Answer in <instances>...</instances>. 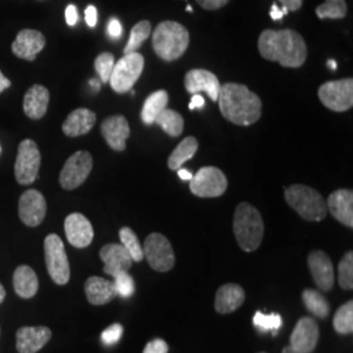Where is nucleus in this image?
Segmentation results:
<instances>
[{"label": "nucleus", "mask_w": 353, "mask_h": 353, "mask_svg": "<svg viewBox=\"0 0 353 353\" xmlns=\"http://www.w3.org/2000/svg\"><path fill=\"white\" fill-rule=\"evenodd\" d=\"M13 287H14L16 293L21 299L34 297L37 294L38 287H39L34 270L29 265L17 267L13 274Z\"/></svg>", "instance_id": "obj_27"}, {"label": "nucleus", "mask_w": 353, "mask_h": 353, "mask_svg": "<svg viewBox=\"0 0 353 353\" xmlns=\"http://www.w3.org/2000/svg\"><path fill=\"white\" fill-rule=\"evenodd\" d=\"M45 262L52 281L58 285H65L70 281L71 270L62 239L57 234H49L45 239Z\"/></svg>", "instance_id": "obj_7"}, {"label": "nucleus", "mask_w": 353, "mask_h": 353, "mask_svg": "<svg viewBox=\"0 0 353 353\" xmlns=\"http://www.w3.org/2000/svg\"><path fill=\"white\" fill-rule=\"evenodd\" d=\"M303 301L305 307L316 318H326L330 314V303L323 293L316 290H303Z\"/></svg>", "instance_id": "obj_30"}, {"label": "nucleus", "mask_w": 353, "mask_h": 353, "mask_svg": "<svg viewBox=\"0 0 353 353\" xmlns=\"http://www.w3.org/2000/svg\"><path fill=\"white\" fill-rule=\"evenodd\" d=\"M85 294L89 303L100 306V305L109 303L115 299L117 290L112 280H106L99 276H90L85 281Z\"/></svg>", "instance_id": "obj_26"}, {"label": "nucleus", "mask_w": 353, "mask_h": 353, "mask_svg": "<svg viewBox=\"0 0 353 353\" xmlns=\"http://www.w3.org/2000/svg\"><path fill=\"white\" fill-rule=\"evenodd\" d=\"M176 172H178V176H179L181 179H183V181H191V178L194 176L190 170H188V169H182V168H179Z\"/></svg>", "instance_id": "obj_50"}, {"label": "nucleus", "mask_w": 353, "mask_h": 353, "mask_svg": "<svg viewBox=\"0 0 353 353\" xmlns=\"http://www.w3.org/2000/svg\"><path fill=\"white\" fill-rule=\"evenodd\" d=\"M119 239L122 245L130 252L131 258L134 262H141L144 259V252H143V246L140 245L139 239L135 234V232L131 228L125 227L119 230Z\"/></svg>", "instance_id": "obj_33"}, {"label": "nucleus", "mask_w": 353, "mask_h": 353, "mask_svg": "<svg viewBox=\"0 0 353 353\" xmlns=\"http://www.w3.org/2000/svg\"><path fill=\"white\" fill-rule=\"evenodd\" d=\"M85 21L90 28H93L97 24V10L94 6H89L88 8L85 10Z\"/></svg>", "instance_id": "obj_45"}, {"label": "nucleus", "mask_w": 353, "mask_h": 353, "mask_svg": "<svg viewBox=\"0 0 353 353\" xmlns=\"http://www.w3.org/2000/svg\"><path fill=\"white\" fill-rule=\"evenodd\" d=\"M307 265L316 287L323 292H330L335 285V270L327 254L314 250L309 254Z\"/></svg>", "instance_id": "obj_14"}, {"label": "nucleus", "mask_w": 353, "mask_h": 353, "mask_svg": "<svg viewBox=\"0 0 353 353\" xmlns=\"http://www.w3.org/2000/svg\"><path fill=\"white\" fill-rule=\"evenodd\" d=\"M169 94L166 90H156L147 97L141 110V121L144 125L151 126L154 123L157 115L168 108Z\"/></svg>", "instance_id": "obj_28"}, {"label": "nucleus", "mask_w": 353, "mask_h": 353, "mask_svg": "<svg viewBox=\"0 0 353 353\" xmlns=\"http://www.w3.org/2000/svg\"><path fill=\"white\" fill-rule=\"evenodd\" d=\"M228 188L225 174L214 166H203L191 178L190 190L199 198H217L221 196Z\"/></svg>", "instance_id": "obj_9"}, {"label": "nucleus", "mask_w": 353, "mask_h": 353, "mask_svg": "<svg viewBox=\"0 0 353 353\" xmlns=\"http://www.w3.org/2000/svg\"><path fill=\"white\" fill-rule=\"evenodd\" d=\"M339 272V285L344 290H351L353 288V252L344 254L341 263L338 265Z\"/></svg>", "instance_id": "obj_37"}, {"label": "nucleus", "mask_w": 353, "mask_h": 353, "mask_svg": "<svg viewBox=\"0 0 353 353\" xmlns=\"http://www.w3.org/2000/svg\"><path fill=\"white\" fill-rule=\"evenodd\" d=\"M130 126L123 115H113L101 123V134L109 147L117 152L126 150V140L130 137Z\"/></svg>", "instance_id": "obj_18"}, {"label": "nucleus", "mask_w": 353, "mask_h": 353, "mask_svg": "<svg viewBox=\"0 0 353 353\" xmlns=\"http://www.w3.org/2000/svg\"><path fill=\"white\" fill-rule=\"evenodd\" d=\"M114 64H115V59H114L112 52H102L96 58L94 68H96L97 74L100 75L102 83H108L110 80Z\"/></svg>", "instance_id": "obj_39"}, {"label": "nucleus", "mask_w": 353, "mask_h": 353, "mask_svg": "<svg viewBox=\"0 0 353 353\" xmlns=\"http://www.w3.org/2000/svg\"><path fill=\"white\" fill-rule=\"evenodd\" d=\"M151 29V23L147 21V20H143V21H139L138 24H135L134 28L131 29L130 38H128V42H127L126 48H125V54L138 51L140 46L143 45V42L150 37Z\"/></svg>", "instance_id": "obj_34"}, {"label": "nucleus", "mask_w": 353, "mask_h": 353, "mask_svg": "<svg viewBox=\"0 0 353 353\" xmlns=\"http://www.w3.org/2000/svg\"><path fill=\"white\" fill-rule=\"evenodd\" d=\"M245 301V290L233 283L221 285L214 297V309L219 314H230L236 312Z\"/></svg>", "instance_id": "obj_23"}, {"label": "nucleus", "mask_w": 353, "mask_h": 353, "mask_svg": "<svg viewBox=\"0 0 353 353\" xmlns=\"http://www.w3.org/2000/svg\"><path fill=\"white\" fill-rule=\"evenodd\" d=\"M50 101V93L43 85H33L24 96V113L28 118L38 121L45 117Z\"/></svg>", "instance_id": "obj_24"}, {"label": "nucleus", "mask_w": 353, "mask_h": 353, "mask_svg": "<svg viewBox=\"0 0 353 353\" xmlns=\"http://www.w3.org/2000/svg\"><path fill=\"white\" fill-rule=\"evenodd\" d=\"M259 353H265V352H259Z\"/></svg>", "instance_id": "obj_54"}, {"label": "nucleus", "mask_w": 353, "mask_h": 353, "mask_svg": "<svg viewBox=\"0 0 353 353\" xmlns=\"http://www.w3.org/2000/svg\"><path fill=\"white\" fill-rule=\"evenodd\" d=\"M144 68V57L135 51L125 54L117 63L114 64L110 76V85L117 93H127L138 81Z\"/></svg>", "instance_id": "obj_6"}, {"label": "nucleus", "mask_w": 353, "mask_h": 353, "mask_svg": "<svg viewBox=\"0 0 353 353\" xmlns=\"http://www.w3.org/2000/svg\"><path fill=\"white\" fill-rule=\"evenodd\" d=\"M152 45L157 57L163 61H176L189 48V30L176 21H163L153 32Z\"/></svg>", "instance_id": "obj_4"}, {"label": "nucleus", "mask_w": 353, "mask_h": 353, "mask_svg": "<svg viewBox=\"0 0 353 353\" xmlns=\"http://www.w3.org/2000/svg\"><path fill=\"white\" fill-rule=\"evenodd\" d=\"M319 341V327L316 319L303 316L290 335V347L300 353H313Z\"/></svg>", "instance_id": "obj_15"}, {"label": "nucleus", "mask_w": 353, "mask_h": 353, "mask_svg": "<svg viewBox=\"0 0 353 353\" xmlns=\"http://www.w3.org/2000/svg\"><path fill=\"white\" fill-rule=\"evenodd\" d=\"M196 3L207 11H216L227 6L229 0H196Z\"/></svg>", "instance_id": "obj_42"}, {"label": "nucleus", "mask_w": 353, "mask_h": 353, "mask_svg": "<svg viewBox=\"0 0 353 353\" xmlns=\"http://www.w3.org/2000/svg\"><path fill=\"white\" fill-rule=\"evenodd\" d=\"M199 143L194 137H188L182 140L176 150L170 153L168 159V166L170 170H178L186 161L191 160L198 151Z\"/></svg>", "instance_id": "obj_29"}, {"label": "nucleus", "mask_w": 353, "mask_h": 353, "mask_svg": "<svg viewBox=\"0 0 353 353\" xmlns=\"http://www.w3.org/2000/svg\"><path fill=\"white\" fill-rule=\"evenodd\" d=\"M281 353H300L299 351H296L293 347H290V345H288V347H285L284 350H283V352Z\"/></svg>", "instance_id": "obj_52"}, {"label": "nucleus", "mask_w": 353, "mask_h": 353, "mask_svg": "<svg viewBox=\"0 0 353 353\" xmlns=\"http://www.w3.org/2000/svg\"><path fill=\"white\" fill-rule=\"evenodd\" d=\"M327 210L339 223L345 227H353L352 190L341 189L334 191L328 196Z\"/></svg>", "instance_id": "obj_22"}, {"label": "nucleus", "mask_w": 353, "mask_h": 353, "mask_svg": "<svg viewBox=\"0 0 353 353\" xmlns=\"http://www.w3.org/2000/svg\"><path fill=\"white\" fill-rule=\"evenodd\" d=\"M233 232L243 252H255L265 234V223L259 211L249 203H240L234 212Z\"/></svg>", "instance_id": "obj_3"}, {"label": "nucleus", "mask_w": 353, "mask_h": 353, "mask_svg": "<svg viewBox=\"0 0 353 353\" xmlns=\"http://www.w3.org/2000/svg\"><path fill=\"white\" fill-rule=\"evenodd\" d=\"M258 49L267 61L278 62L288 68L301 67L307 57V48L303 36L292 29H267L262 32L258 41Z\"/></svg>", "instance_id": "obj_1"}, {"label": "nucleus", "mask_w": 353, "mask_h": 353, "mask_svg": "<svg viewBox=\"0 0 353 353\" xmlns=\"http://www.w3.org/2000/svg\"><path fill=\"white\" fill-rule=\"evenodd\" d=\"M321 102L332 112H347L353 106V80L341 79L327 81L318 90Z\"/></svg>", "instance_id": "obj_10"}, {"label": "nucleus", "mask_w": 353, "mask_h": 353, "mask_svg": "<svg viewBox=\"0 0 353 353\" xmlns=\"http://www.w3.org/2000/svg\"><path fill=\"white\" fill-rule=\"evenodd\" d=\"M334 328L336 332L341 335H348L352 334L353 331V303H348L341 305V307L336 310L334 316Z\"/></svg>", "instance_id": "obj_32"}, {"label": "nucleus", "mask_w": 353, "mask_h": 353, "mask_svg": "<svg viewBox=\"0 0 353 353\" xmlns=\"http://www.w3.org/2000/svg\"><path fill=\"white\" fill-rule=\"evenodd\" d=\"M185 87L191 94L205 92L212 101H217L220 93V81L217 76L207 70H191L185 76Z\"/></svg>", "instance_id": "obj_17"}, {"label": "nucleus", "mask_w": 353, "mask_h": 353, "mask_svg": "<svg viewBox=\"0 0 353 353\" xmlns=\"http://www.w3.org/2000/svg\"><path fill=\"white\" fill-rule=\"evenodd\" d=\"M169 352V345L166 341L163 339H153L148 341L143 353H168Z\"/></svg>", "instance_id": "obj_41"}, {"label": "nucleus", "mask_w": 353, "mask_h": 353, "mask_svg": "<svg viewBox=\"0 0 353 353\" xmlns=\"http://www.w3.org/2000/svg\"><path fill=\"white\" fill-rule=\"evenodd\" d=\"M64 232L68 242L77 249H84L89 246L94 237L90 221L81 214H71L65 217Z\"/></svg>", "instance_id": "obj_16"}, {"label": "nucleus", "mask_w": 353, "mask_h": 353, "mask_svg": "<svg viewBox=\"0 0 353 353\" xmlns=\"http://www.w3.org/2000/svg\"><path fill=\"white\" fill-rule=\"evenodd\" d=\"M252 323L261 332L265 331H274L272 334L276 335L279 330L283 326V319L278 313L272 314H263L261 312H256L255 316H252Z\"/></svg>", "instance_id": "obj_36"}, {"label": "nucleus", "mask_w": 353, "mask_h": 353, "mask_svg": "<svg viewBox=\"0 0 353 353\" xmlns=\"http://www.w3.org/2000/svg\"><path fill=\"white\" fill-rule=\"evenodd\" d=\"M10 87H11V80L7 79L0 71V93L4 92L6 89L10 88Z\"/></svg>", "instance_id": "obj_49"}, {"label": "nucleus", "mask_w": 353, "mask_h": 353, "mask_svg": "<svg viewBox=\"0 0 353 353\" xmlns=\"http://www.w3.org/2000/svg\"><path fill=\"white\" fill-rule=\"evenodd\" d=\"M100 258L103 262V271L113 278L115 274L123 272L131 268L132 258L122 243H108L100 252Z\"/></svg>", "instance_id": "obj_19"}, {"label": "nucleus", "mask_w": 353, "mask_h": 353, "mask_svg": "<svg viewBox=\"0 0 353 353\" xmlns=\"http://www.w3.org/2000/svg\"><path fill=\"white\" fill-rule=\"evenodd\" d=\"M41 166V153L33 140H23L19 145L14 164V176L20 185H30L37 179Z\"/></svg>", "instance_id": "obj_11"}, {"label": "nucleus", "mask_w": 353, "mask_h": 353, "mask_svg": "<svg viewBox=\"0 0 353 353\" xmlns=\"http://www.w3.org/2000/svg\"><path fill=\"white\" fill-rule=\"evenodd\" d=\"M114 287L117 290V296L128 299L135 293V281L132 276L127 272H118L113 276Z\"/></svg>", "instance_id": "obj_38"}, {"label": "nucleus", "mask_w": 353, "mask_h": 353, "mask_svg": "<svg viewBox=\"0 0 353 353\" xmlns=\"http://www.w3.org/2000/svg\"><path fill=\"white\" fill-rule=\"evenodd\" d=\"M122 334H123L122 325L114 323L110 327L103 330V332L101 334V339L106 345H112V344H115L117 341H119Z\"/></svg>", "instance_id": "obj_40"}, {"label": "nucleus", "mask_w": 353, "mask_h": 353, "mask_svg": "<svg viewBox=\"0 0 353 353\" xmlns=\"http://www.w3.org/2000/svg\"><path fill=\"white\" fill-rule=\"evenodd\" d=\"M4 299H6V290H4V287L0 284V303L4 301Z\"/></svg>", "instance_id": "obj_51"}, {"label": "nucleus", "mask_w": 353, "mask_h": 353, "mask_svg": "<svg viewBox=\"0 0 353 353\" xmlns=\"http://www.w3.org/2000/svg\"><path fill=\"white\" fill-rule=\"evenodd\" d=\"M220 113L229 122L239 126H250L262 115V101L246 85L227 83L220 87Z\"/></svg>", "instance_id": "obj_2"}, {"label": "nucleus", "mask_w": 353, "mask_h": 353, "mask_svg": "<svg viewBox=\"0 0 353 353\" xmlns=\"http://www.w3.org/2000/svg\"><path fill=\"white\" fill-rule=\"evenodd\" d=\"M108 32H109L110 37H121V34H122V26H121V23H119L118 19H112V20L109 21Z\"/></svg>", "instance_id": "obj_43"}, {"label": "nucleus", "mask_w": 353, "mask_h": 353, "mask_svg": "<svg viewBox=\"0 0 353 353\" xmlns=\"http://www.w3.org/2000/svg\"><path fill=\"white\" fill-rule=\"evenodd\" d=\"M287 13H288V10H287L285 7H283V8L280 10L276 4H272L271 13H270V14H271V19H272V20H281L283 16L287 14Z\"/></svg>", "instance_id": "obj_47"}, {"label": "nucleus", "mask_w": 353, "mask_h": 353, "mask_svg": "<svg viewBox=\"0 0 353 353\" xmlns=\"http://www.w3.org/2000/svg\"><path fill=\"white\" fill-rule=\"evenodd\" d=\"M16 339L19 353H37L50 341L51 330L45 326L19 328Z\"/></svg>", "instance_id": "obj_21"}, {"label": "nucleus", "mask_w": 353, "mask_h": 353, "mask_svg": "<svg viewBox=\"0 0 353 353\" xmlns=\"http://www.w3.org/2000/svg\"><path fill=\"white\" fill-rule=\"evenodd\" d=\"M154 123L161 127L168 135L173 138L179 137L183 132V125H185L182 115L176 113V110H172L168 108L157 115Z\"/></svg>", "instance_id": "obj_31"}, {"label": "nucleus", "mask_w": 353, "mask_h": 353, "mask_svg": "<svg viewBox=\"0 0 353 353\" xmlns=\"http://www.w3.org/2000/svg\"><path fill=\"white\" fill-rule=\"evenodd\" d=\"M77 19H79V16H77V10H76L75 6L70 4L65 8V21H67V24L70 26H75L77 23Z\"/></svg>", "instance_id": "obj_44"}, {"label": "nucleus", "mask_w": 353, "mask_h": 353, "mask_svg": "<svg viewBox=\"0 0 353 353\" xmlns=\"http://www.w3.org/2000/svg\"><path fill=\"white\" fill-rule=\"evenodd\" d=\"M46 201L38 190H26L19 201L20 220L28 227H38L46 216Z\"/></svg>", "instance_id": "obj_13"}, {"label": "nucleus", "mask_w": 353, "mask_h": 353, "mask_svg": "<svg viewBox=\"0 0 353 353\" xmlns=\"http://www.w3.org/2000/svg\"><path fill=\"white\" fill-rule=\"evenodd\" d=\"M204 106V97L201 96L199 93L194 94V97L191 99V102L189 103L190 110H194V109H201Z\"/></svg>", "instance_id": "obj_48"}, {"label": "nucleus", "mask_w": 353, "mask_h": 353, "mask_svg": "<svg viewBox=\"0 0 353 353\" xmlns=\"http://www.w3.org/2000/svg\"><path fill=\"white\" fill-rule=\"evenodd\" d=\"M93 168L92 154L87 151L74 153L64 164L59 176V183L64 190H75L88 178Z\"/></svg>", "instance_id": "obj_12"}, {"label": "nucleus", "mask_w": 353, "mask_h": 353, "mask_svg": "<svg viewBox=\"0 0 353 353\" xmlns=\"http://www.w3.org/2000/svg\"><path fill=\"white\" fill-rule=\"evenodd\" d=\"M316 13L322 20L343 19L347 14V3L345 0H326L319 7H316Z\"/></svg>", "instance_id": "obj_35"}, {"label": "nucleus", "mask_w": 353, "mask_h": 353, "mask_svg": "<svg viewBox=\"0 0 353 353\" xmlns=\"http://www.w3.org/2000/svg\"><path fill=\"white\" fill-rule=\"evenodd\" d=\"M143 252L152 270L157 272H168L176 265L173 248L161 233H152L145 239Z\"/></svg>", "instance_id": "obj_8"}, {"label": "nucleus", "mask_w": 353, "mask_h": 353, "mask_svg": "<svg viewBox=\"0 0 353 353\" xmlns=\"http://www.w3.org/2000/svg\"><path fill=\"white\" fill-rule=\"evenodd\" d=\"M327 64L330 65L331 70H336V68H338V64H336L335 61H328Z\"/></svg>", "instance_id": "obj_53"}, {"label": "nucleus", "mask_w": 353, "mask_h": 353, "mask_svg": "<svg viewBox=\"0 0 353 353\" xmlns=\"http://www.w3.org/2000/svg\"><path fill=\"white\" fill-rule=\"evenodd\" d=\"M46 39L43 34L33 29L21 30L12 43L13 54L21 59L33 62L38 52L43 50Z\"/></svg>", "instance_id": "obj_20"}, {"label": "nucleus", "mask_w": 353, "mask_h": 353, "mask_svg": "<svg viewBox=\"0 0 353 353\" xmlns=\"http://www.w3.org/2000/svg\"><path fill=\"white\" fill-rule=\"evenodd\" d=\"M288 11L296 12L303 7V0H279Z\"/></svg>", "instance_id": "obj_46"}, {"label": "nucleus", "mask_w": 353, "mask_h": 353, "mask_svg": "<svg viewBox=\"0 0 353 353\" xmlns=\"http://www.w3.org/2000/svg\"><path fill=\"white\" fill-rule=\"evenodd\" d=\"M285 201L306 221H322L327 214L325 198L305 185H292L284 192Z\"/></svg>", "instance_id": "obj_5"}, {"label": "nucleus", "mask_w": 353, "mask_h": 353, "mask_svg": "<svg viewBox=\"0 0 353 353\" xmlns=\"http://www.w3.org/2000/svg\"><path fill=\"white\" fill-rule=\"evenodd\" d=\"M94 123H96V114L89 109L80 108L67 117L62 130L64 135L70 138H77L88 134L94 126Z\"/></svg>", "instance_id": "obj_25"}]
</instances>
